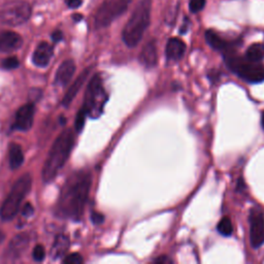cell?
<instances>
[{
  "mask_svg": "<svg viewBox=\"0 0 264 264\" xmlns=\"http://www.w3.org/2000/svg\"><path fill=\"white\" fill-rule=\"evenodd\" d=\"M35 108L33 103H26L18 110L13 128L16 130L28 131L33 124Z\"/></svg>",
  "mask_w": 264,
  "mask_h": 264,
  "instance_id": "cell-10",
  "label": "cell"
},
{
  "mask_svg": "<svg viewBox=\"0 0 264 264\" xmlns=\"http://www.w3.org/2000/svg\"><path fill=\"white\" fill-rule=\"evenodd\" d=\"M205 6V0H190L189 9L192 13H198L200 12Z\"/></svg>",
  "mask_w": 264,
  "mask_h": 264,
  "instance_id": "cell-25",
  "label": "cell"
},
{
  "mask_svg": "<svg viewBox=\"0 0 264 264\" xmlns=\"http://www.w3.org/2000/svg\"><path fill=\"white\" fill-rule=\"evenodd\" d=\"M74 145L75 134L73 130L65 129L59 134L55 143L53 144L44 165L43 181L45 183H51L57 177L59 171L68 160Z\"/></svg>",
  "mask_w": 264,
  "mask_h": 264,
  "instance_id": "cell-2",
  "label": "cell"
},
{
  "mask_svg": "<svg viewBox=\"0 0 264 264\" xmlns=\"http://www.w3.org/2000/svg\"><path fill=\"white\" fill-rule=\"evenodd\" d=\"M186 52V45L180 39L173 38L167 42L165 54L168 60L178 61L183 58Z\"/></svg>",
  "mask_w": 264,
  "mask_h": 264,
  "instance_id": "cell-17",
  "label": "cell"
},
{
  "mask_svg": "<svg viewBox=\"0 0 264 264\" xmlns=\"http://www.w3.org/2000/svg\"><path fill=\"white\" fill-rule=\"evenodd\" d=\"M86 116L87 113L84 109L80 110V112L77 115V119H76V129L78 132H81L85 126V121H86Z\"/></svg>",
  "mask_w": 264,
  "mask_h": 264,
  "instance_id": "cell-23",
  "label": "cell"
},
{
  "mask_svg": "<svg viewBox=\"0 0 264 264\" xmlns=\"http://www.w3.org/2000/svg\"><path fill=\"white\" fill-rule=\"evenodd\" d=\"M217 228H218V231L224 236H230L232 234V232H233L232 223H231L230 219L227 218V217L223 218L219 222Z\"/></svg>",
  "mask_w": 264,
  "mask_h": 264,
  "instance_id": "cell-22",
  "label": "cell"
},
{
  "mask_svg": "<svg viewBox=\"0 0 264 264\" xmlns=\"http://www.w3.org/2000/svg\"><path fill=\"white\" fill-rule=\"evenodd\" d=\"M132 0H105L95 14V28L101 29L111 25L117 18L126 12Z\"/></svg>",
  "mask_w": 264,
  "mask_h": 264,
  "instance_id": "cell-8",
  "label": "cell"
},
{
  "mask_svg": "<svg viewBox=\"0 0 264 264\" xmlns=\"http://www.w3.org/2000/svg\"><path fill=\"white\" fill-rule=\"evenodd\" d=\"M92 183L91 173L81 170L73 173L61 189L56 204V215L63 219L81 220L89 196Z\"/></svg>",
  "mask_w": 264,
  "mask_h": 264,
  "instance_id": "cell-1",
  "label": "cell"
},
{
  "mask_svg": "<svg viewBox=\"0 0 264 264\" xmlns=\"http://www.w3.org/2000/svg\"><path fill=\"white\" fill-rule=\"evenodd\" d=\"M33 258L35 261H43L46 257V252H45V249L42 244H38L35 245V248L33 250Z\"/></svg>",
  "mask_w": 264,
  "mask_h": 264,
  "instance_id": "cell-26",
  "label": "cell"
},
{
  "mask_svg": "<svg viewBox=\"0 0 264 264\" xmlns=\"http://www.w3.org/2000/svg\"><path fill=\"white\" fill-rule=\"evenodd\" d=\"M23 45L20 34L14 31H0V52L11 53L19 50Z\"/></svg>",
  "mask_w": 264,
  "mask_h": 264,
  "instance_id": "cell-12",
  "label": "cell"
},
{
  "mask_svg": "<svg viewBox=\"0 0 264 264\" xmlns=\"http://www.w3.org/2000/svg\"><path fill=\"white\" fill-rule=\"evenodd\" d=\"M250 240L254 249L260 248L264 243V216L259 209L251 210L250 217Z\"/></svg>",
  "mask_w": 264,
  "mask_h": 264,
  "instance_id": "cell-9",
  "label": "cell"
},
{
  "mask_svg": "<svg viewBox=\"0 0 264 264\" xmlns=\"http://www.w3.org/2000/svg\"><path fill=\"white\" fill-rule=\"evenodd\" d=\"M151 7V0H142L132 13L122 32L123 42L127 47L133 48L142 41L144 33L150 25Z\"/></svg>",
  "mask_w": 264,
  "mask_h": 264,
  "instance_id": "cell-3",
  "label": "cell"
},
{
  "mask_svg": "<svg viewBox=\"0 0 264 264\" xmlns=\"http://www.w3.org/2000/svg\"><path fill=\"white\" fill-rule=\"evenodd\" d=\"M70 245L69 238L64 234H59L56 238L51 249V256L53 259H59L65 256Z\"/></svg>",
  "mask_w": 264,
  "mask_h": 264,
  "instance_id": "cell-18",
  "label": "cell"
},
{
  "mask_svg": "<svg viewBox=\"0 0 264 264\" xmlns=\"http://www.w3.org/2000/svg\"><path fill=\"white\" fill-rule=\"evenodd\" d=\"M91 219H92V222L94 224H101L103 221H104V217L103 215L97 213V212H92V215H91Z\"/></svg>",
  "mask_w": 264,
  "mask_h": 264,
  "instance_id": "cell-29",
  "label": "cell"
},
{
  "mask_svg": "<svg viewBox=\"0 0 264 264\" xmlns=\"http://www.w3.org/2000/svg\"><path fill=\"white\" fill-rule=\"evenodd\" d=\"M261 125H262V128L264 129V112L262 113V116H261Z\"/></svg>",
  "mask_w": 264,
  "mask_h": 264,
  "instance_id": "cell-34",
  "label": "cell"
},
{
  "mask_svg": "<svg viewBox=\"0 0 264 264\" xmlns=\"http://www.w3.org/2000/svg\"><path fill=\"white\" fill-rule=\"evenodd\" d=\"M9 157H10V165L12 169H18L21 167L24 162V155L20 145L13 143L10 146L9 150Z\"/></svg>",
  "mask_w": 264,
  "mask_h": 264,
  "instance_id": "cell-20",
  "label": "cell"
},
{
  "mask_svg": "<svg viewBox=\"0 0 264 264\" xmlns=\"http://www.w3.org/2000/svg\"><path fill=\"white\" fill-rule=\"evenodd\" d=\"M154 262L155 263H160V264H168V263H172V260L168 256L162 255V256H159L158 258H156L154 260Z\"/></svg>",
  "mask_w": 264,
  "mask_h": 264,
  "instance_id": "cell-31",
  "label": "cell"
},
{
  "mask_svg": "<svg viewBox=\"0 0 264 264\" xmlns=\"http://www.w3.org/2000/svg\"><path fill=\"white\" fill-rule=\"evenodd\" d=\"M53 54H54L53 47L50 44L43 42L35 49L32 55V61L39 67H46L50 63Z\"/></svg>",
  "mask_w": 264,
  "mask_h": 264,
  "instance_id": "cell-13",
  "label": "cell"
},
{
  "mask_svg": "<svg viewBox=\"0 0 264 264\" xmlns=\"http://www.w3.org/2000/svg\"><path fill=\"white\" fill-rule=\"evenodd\" d=\"M108 100V95L105 93L101 77L95 75L88 84L83 109L87 115L92 118H98L102 112L104 104Z\"/></svg>",
  "mask_w": 264,
  "mask_h": 264,
  "instance_id": "cell-6",
  "label": "cell"
},
{
  "mask_svg": "<svg viewBox=\"0 0 264 264\" xmlns=\"http://www.w3.org/2000/svg\"><path fill=\"white\" fill-rule=\"evenodd\" d=\"M65 3L70 9H78L82 6L83 0H65Z\"/></svg>",
  "mask_w": 264,
  "mask_h": 264,
  "instance_id": "cell-30",
  "label": "cell"
},
{
  "mask_svg": "<svg viewBox=\"0 0 264 264\" xmlns=\"http://www.w3.org/2000/svg\"><path fill=\"white\" fill-rule=\"evenodd\" d=\"M75 73H76V63L70 59L65 60L64 62L61 63V65L57 70L55 77V84L61 87L66 86L74 77Z\"/></svg>",
  "mask_w": 264,
  "mask_h": 264,
  "instance_id": "cell-14",
  "label": "cell"
},
{
  "mask_svg": "<svg viewBox=\"0 0 264 264\" xmlns=\"http://www.w3.org/2000/svg\"><path fill=\"white\" fill-rule=\"evenodd\" d=\"M19 65H20V62L16 57H9L3 62V66L6 69H15V68L19 67Z\"/></svg>",
  "mask_w": 264,
  "mask_h": 264,
  "instance_id": "cell-27",
  "label": "cell"
},
{
  "mask_svg": "<svg viewBox=\"0 0 264 264\" xmlns=\"http://www.w3.org/2000/svg\"><path fill=\"white\" fill-rule=\"evenodd\" d=\"M31 7L23 0H12L0 9V23L19 26L26 23L31 16Z\"/></svg>",
  "mask_w": 264,
  "mask_h": 264,
  "instance_id": "cell-7",
  "label": "cell"
},
{
  "mask_svg": "<svg viewBox=\"0 0 264 264\" xmlns=\"http://www.w3.org/2000/svg\"><path fill=\"white\" fill-rule=\"evenodd\" d=\"M225 63L231 72L244 81L253 84L264 81V65L259 62L250 61L229 52L225 55Z\"/></svg>",
  "mask_w": 264,
  "mask_h": 264,
  "instance_id": "cell-5",
  "label": "cell"
},
{
  "mask_svg": "<svg viewBox=\"0 0 264 264\" xmlns=\"http://www.w3.org/2000/svg\"><path fill=\"white\" fill-rule=\"evenodd\" d=\"M31 185L32 179L29 173L23 174L22 177L14 184L10 194L7 196L6 200L2 205V208H0V218L4 221H11L19 213L21 203L30 192Z\"/></svg>",
  "mask_w": 264,
  "mask_h": 264,
  "instance_id": "cell-4",
  "label": "cell"
},
{
  "mask_svg": "<svg viewBox=\"0 0 264 264\" xmlns=\"http://www.w3.org/2000/svg\"><path fill=\"white\" fill-rule=\"evenodd\" d=\"M29 243L30 237L28 233H20L16 235L9 244L6 257L10 260H16L17 258H19L26 251Z\"/></svg>",
  "mask_w": 264,
  "mask_h": 264,
  "instance_id": "cell-11",
  "label": "cell"
},
{
  "mask_svg": "<svg viewBox=\"0 0 264 264\" xmlns=\"http://www.w3.org/2000/svg\"><path fill=\"white\" fill-rule=\"evenodd\" d=\"M21 212H22V215L24 217H30L34 214V207L32 206L31 203H26L22 209H21Z\"/></svg>",
  "mask_w": 264,
  "mask_h": 264,
  "instance_id": "cell-28",
  "label": "cell"
},
{
  "mask_svg": "<svg viewBox=\"0 0 264 264\" xmlns=\"http://www.w3.org/2000/svg\"><path fill=\"white\" fill-rule=\"evenodd\" d=\"M74 19L78 22V21H80V20L82 19V16H81V15H75V16H74Z\"/></svg>",
  "mask_w": 264,
  "mask_h": 264,
  "instance_id": "cell-33",
  "label": "cell"
},
{
  "mask_svg": "<svg viewBox=\"0 0 264 264\" xmlns=\"http://www.w3.org/2000/svg\"><path fill=\"white\" fill-rule=\"evenodd\" d=\"M245 58L253 62H260L264 59V45L253 44L245 52Z\"/></svg>",
  "mask_w": 264,
  "mask_h": 264,
  "instance_id": "cell-21",
  "label": "cell"
},
{
  "mask_svg": "<svg viewBox=\"0 0 264 264\" xmlns=\"http://www.w3.org/2000/svg\"><path fill=\"white\" fill-rule=\"evenodd\" d=\"M4 237H5V236H4V234H3V233H0V242H2V241H3Z\"/></svg>",
  "mask_w": 264,
  "mask_h": 264,
  "instance_id": "cell-35",
  "label": "cell"
},
{
  "mask_svg": "<svg viewBox=\"0 0 264 264\" xmlns=\"http://www.w3.org/2000/svg\"><path fill=\"white\" fill-rule=\"evenodd\" d=\"M62 39H63V33L61 31L56 30V31L53 32V34H52V40H53V42L59 43L60 41H62Z\"/></svg>",
  "mask_w": 264,
  "mask_h": 264,
  "instance_id": "cell-32",
  "label": "cell"
},
{
  "mask_svg": "<svg viewBox=\"0 0 264 264\" xmlns=\"http://www.w3.org/2000/svg\"><path fill=\"white\" fill-rule=\"evenodd\" d=\"M205 40H206V43L210 47H212L214 50H217V51L226 52V51H229L230 48L232 47V44L223 40L213 30H207L205 32Z\"/></svg>",
  "mask_w": 264,
  "mask_h": 264,
  "instance_id": "cell-19",
  "label": "cell"
},
{
  "mask_svg": "<svg viewBox=\"0 0 264 264\" xmlns=\"http://www.w3.org/2000/svg\"><path fill=\"white\" fill-rule=\"evenodd\" d=\"M84 262L83 257L79 253H73L66 256L63 259V263L65 264H82Z\"/></svg>",
  "mask_w": 264,
  "mask_h": 264,
  "instance_id": "cell-24",
  "label": "cell"
},
{
  "mask_svg": "<svg viewBox=\"0 0 264 264\" xmlns=\"http://www.w3.org/2000/svg\"><path fill=\"white\" fill-rule=\"evenodd\" d=\"M90 72H91L90 68L85 69L84 72L78 77V79L73 83V85L69 87V89L65 93L63 100H62V104L64 105L65 108H67L68 105L73 102V100L75 99V97L77 96V94L79 93V91L82 89V87L86 83L87 78H88V76H89Z\"/></svg>",
  "mask_w": 264,
  "mask_h": 264,
  "instance_id": "cell-15",
  "label": "cell"
},
{
  "mask_svg": "<svg viewBox=\"0 0 264 264\" xmlns=\"http://www.w3.org/2000/svg\"><path fill=\"white\" fill-rule=\"evenodd\" d=\"M139 61L148 68H152L156 66L158 61V54H157V47L155 41H151L144 46L142 52H140Z\"/></svg>",
  "mask_w": 264,
  "mask_h": 264,
  "instance_id": "cell-16",
  "label": "cell"
}]
</instances>
